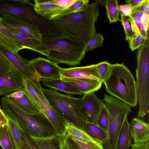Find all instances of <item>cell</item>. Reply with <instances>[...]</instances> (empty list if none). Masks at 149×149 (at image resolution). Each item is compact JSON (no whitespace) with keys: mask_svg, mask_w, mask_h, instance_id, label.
I'll use <instances>...</instances> for the list:
<instances>
[{"mask_svg":"<svg viewBox=\"0 0 149 149\" xmlns=\"http://www.w3.org/2000/svg\"><path fill=\"white\" fill-rule=\"evenodd\" d=\"M82 42L65 35L43 37L42 42L34 49L56 63L70 66L81 64L86 52Z\"/></svg>","mask_w":149,"mask_h":149,"instance_id":"cell-1","label":"cell"},{"mask_svg":"<svg viewBox=\"0 0 149 149\" xmlns=\"http://www.w3.org/2000/svg\"><path fill=\"white\" fill-rule=\"evenodd\" d=\"M99 15L96 2L88 4L80 11L54 20L65 35L78 40L86 47L97 33L95 23Z\"/></svg>","mask_w":149,"mask_h":149,"instance_id":"cell-2","label":"cell"},{"mask_svg":"<svg viewBox=\"0 0 149 149\" xmlns=\"http://www.w3.org/2000/svg\"><path fill=\"white\" fill-rule=\"evenodd\" d=\"M110 95L134 107L138 102L136 81L123 63L111 64L108 76L103 82Z\"/></svg>","mask_w":149,"mask_h":149,"instance_id":"cell-3","label":"cell"},{"mask_svg":"<svg viewBox=\"0 0 149 149\" xmlns=\"http://www.w3.org/2000/svg\"><path fill=\"white\" fill-rule=\"evenodd\" d=\"M1 101L5 114L15 120L30 135L42 137L55 134L52 126L44 113L29 114L5 96L1 98Z\"/></svg>","mask_w":149,"mask_h":149,"instance_id":"cell-4","label":"cell"},{"mask_svg":"<svg viewBox=\"0 0 149 149\" xmlns=\"http://www.w3.org/2000/svg\"><path fill=\"white\" fill-rule=\"evenodd\" d=\"M41 89L49 103L66 121L85 131L87 121L82 111V97L62 94L56 89H46L42 86Z\"/></svg>","mask_w":149,"mask_h":149,"instance_id":"cell-5","label":"cell"},{"mask_svg":"<svg viewBox=\"0 0 149 149\" xmlns=\"http://www.w3.org/2000/svg\"><path fill=\"white\" fill-rule=\"evenodd\" d=\"M136 57L137 66L136 69V83L139 105L137 117L142 119L147 113H149V37L138 48Z\"/></svg>","mask_w":149,"mask_h":149,"instance_id":"cell-6","label":"cell"},{"mask_svg":"<svg viewBox=\"0 0 149 149\" xmlns=\"http://www.w3.org/2000/svg\"><path fill=\"white\" fill-rule=\"evenodd\" d=\"M34 4L29 0H0V16L10 15L18 16L34 24L43 36L48 34L54 26V22L37 13Z\"/></svg>","mask_w":149,"mask_h":149,"instance_id":"cell-7","label":"cell"},{"mask_svg":"<svg viewBox=\"0 0 149 149\" xmlns=\"http://www.w3.org/2000/svg\"><path fill=\"white\" fill-rule=\"evenodd\" d=\"M109 117V124L103 149H116L118 138L125 117L129 113L128 109L118 104H112L106 107Z\"/></svg>","mask_w":149,"mask_h":149,"instance_id":"cell-8","label":"cell"},{"mask_svg":"<svg viewBox=\"0 0 149 149\" xmlns=\"http://www.w3.org/2000/svg\"><path fill=\"white\" fill-rule=\"evenodd\" d=\"M30 81L39 99L43 113L52 126L55 134L58 136H65L66 134V121L56 111L47 101L41 90V85L40 81L30 79Z\"/></svg>","mask_w":149,"mask_h":149,"instance_id":"cell-9","label":"cell"},{"mask_svg":"<svg viewBox=\"0 0 149 149\" xmlns=\"http://www.w3.org/2000/svg\"><path fill=\"white\" fill-rule=\"evenodd\" d=\"M0 55L6 58L21 76L24 75L31 80L40 81L41 79L40 76L35 72L29 66L28 61L22 57L18 52H13L0 46Z\"/></svg>","mask_w":149,"mask_h":149,"instance_id":"cell-10","label":"cell"},{"mask_svg":"<svg viewBox=\"0 0 149 149\" xmlns=\"http://www.w3.org/2000/svg\"><path fill=\"white\" fill-rule=\"evenodd\" d=\"M30 67L42 79H60V68L58 64L48 59L38 57L28 61Z\"/></svg>","mask_w":149,"mask_h":149,"instance_id":"cell-11","label":"cell"},{"mask_svg":"<svg viewBox=\"0 0 149 149\" xmlns=\"http://www.w3.org/2000/svg\"><path fill=\"white\" fill-rule=\"evenodd\" d=\"M82 112L87 122L97 125L99 114L104 104L94 92L84 94L82 97Z\"/></svg>","mask_w":149,"mask_h":149,"instance_id":"cell-12","label":"cell"},{"mask_svg":"<svg viewBox=\"0 0 149 149\" xmlns=\"http://www.w3.org/2000/svg\"><path fill=\"white\" fill-rule=\"evenodd\" d=\"M0 18L4 24L17 28L29 36L42 42L43 37L39 29L34 24L14 15H4Z\"/></svg>","mask_w":149,"mask_h":149,"instance_id":"cell-13","label":"cell"},{"mask_svg":"<svg viewBox=\"0 0 149 149\" xmlns=\"http://www.w3.org/2000/svg\"><path fill=\"white\" fill-rule=\"evenodd\" d=\"M23 88L22 76L14 68L0 75V96H5Z\"/></svg>","mask_w":149,"mask_h":149,"instance_id":"cell-14","label":"cell"},{"mask_svg":"<svg viewBox=\"0 0 149 149\" xmlns=\"http://www.w3.org/2000/svg\"><path fill=\"white\" fill-rule=\"evenodd\" d=\"M61 75L77 79L95 80L101 81L98 74L97 64L83 67L60 68Z\"/></svg>","mask_w":149,"mask_h":149,"instance_id":"cell-15","label":"cell"},{"mask_svg":"<svg viewBox=\"0 0 149 149\" xmlns=\"http://www.w3.org/2000/svg\"><path fill=\"white\" fill-rule=\"evenodd\" d=\"M129 132L134 143L149 141V124L138 117L131 121Z\"/></svg>","mask_w":149,"mask_h":149,"instance_id":"cell-16","label":"cell"},{"mask_svg":"<svg viewBox=\"0 0 149 149\" xmlns=\"http://www.w3.org/2000/svg\"><path fill=\"white\" fill-rule=\"evenodd\" d=\"M33 8L36 12L49 20L59 17L65 9L49 3L47 0H34Z\"/></svg>","mask_w":149,"mask_h":149,"instance_id":"cell-17","label":"cell"},{"mask_svg":"<svg viewBox=\"0 0 149 149\" xmlns=\"http://www.w3.org/2000/svg\"><path fill=\"white\" fill-rule=\"evenodd\" d=\"M60 79L69 83L83 94L95 92L101 87L102 82L95 80L67 77L61 75Z\"/></svg>","mask_w":149,"mask_h":149,"instance_id":"cell-18","label":"cell"},{"mask_svg":"<svg viewBox=\"0 0 149 149\" xmlns=\"http://www.w3.org/2000/svg\"><path fill=\"white\" fill-rule=\"evenodd\" d=\"M26 113L32 115L40 112L30 100L23 90L5 96Z\"/></svg>","mask_w":149,"mask_h":149,"instance_id":"cell-19","label":"cell"},{"mask_svg":"<svg viewBox=\"0 0 149 149\" xmlns=\"http://www.w3.org/2000/svg\"><path fill=\"white\" fill-rule=\"evenodd\" d=\"M2 22L11 32L14 40L20 50L27 49L34 51V49L42 42L29 36L18 29Z\"/></svg>","mask_w":149,"mask_h":149,"instance_id":"cell-20","label":"cell"},{"mask_svg":"<svg viewBox=\"0 0 149 149\" xmlns=\"http://www.w3.org/2000/svg\"><path fill=\"white\" fill-rule=\"evenodd\" d=\"M47 88L59 90L72 95H81L83 94L71 84L58 78L42 79L40 81Z\"/></svg>","mask_w":149,"mask_h":149,"instance_id":"cell-21","label":"cell"},{"mask_svg":"<svg viewBox=\"0 0 149 149\" xmlns=\"http://www.w3.org/2000/svg\"><path fill=\"white\" fill-rule=\"evenodd\" d=\"M65 130L66 135L72 139L84 143L88 142L100 143L89 136L85 131L67 121L66 122Z\"/></svg>","mask_w":149,"mask_h":149,"instance_id":"cell-22","label":"cell"},{"mask_svg":"<svg viewBox=\"0 0 149 149\" xmlns=\"http://www.w3.org/2000/svg\"><path fill=\"white\" fill-rule=\"evenodd\" d=\"M127 116L125 118L119 134L116 149H129L132 144V138L129 132L130 124Z\"/></svg>","mask_w":149,"mask_h":149,"instance_id":"cell-23","label":"cell"},{"mask_svg":"<svg viewBox=\"0 0 149 149\" xmlns=\"http://www.w3.org/2000/svg\"><path fill=\"white\" fill-rule=\"evenodd\" d=\"M30 136L39 149H60L59 136L55 134L45 137Z\"/></svg>","mask_w":149,"mask_h":149,"instance_id":"cell-24","label":"cell"},{"mask_svg":"<svg viewBox=\"0 0 149 149\" xmlns=\"http://www.w3.org/2000/svg\"><path fill=\"white\" fill-rule=\"evenodd\" d=\"M21 76L23 90L35 106L40 112L44 113L39 99L31 84L30 79L24 75Z\"/></svg>","mask_w":149,"mask_h":149,"instance_id":"cell-25","label":"cell"},{"mask_svg":"<svg viewBox=\"0 0 149 149\" xmlns=\"http://www.w3.org/2000/svg\"><path fill=\"white\" fill-rule=\"evenodd\" d=\"M134 35L128 41L130 48L134 51L142 45L149 36L145 37L140 31L132 18L130 17Z\"/></svg>","mask_w":149,"mask_h":149,"instance_id":"cell-26","label":"cell"},{"mask_svg":"<svg viewBox=\"0 0 149 149\" xmlns=\"http://www.w3.org/2000/svg\"><path fill=\"white\" fill-rule=\"evenodd\" d=\"M0 146L3 149H16L7 124L0 125Z\"/></svg>","mask_w":149,"mask_h":149,"instance_id":"cell-27","label":"cell"},{"mask_svg":"<svg viewBox=\"0 0 149 149\" xmlns=\"http://www.w3.org/2000/svg\"><path fill=\"white\" fill-rule=\"evenodd\" d=\"M85 131L91 136L103 144L106 139L107 131L98 125L86 122L85 127Z\"/></svg>","mask_w":149,"mask_h":149,"instance_id":"cell-28","label":"cell"},{"mask_svg":"<svg viewBox=\"0 0 149 149\" xmlns=\"http://www.w3.org/2000/svg\"><path fill=\"white\" fill-rule=\"evenodd\" d=\"M105 6L106 8L107 17L110 24L117 22L118 21H120L117 0H107Z\"/></svg>","mask_w":149,"mask_h":149,"instance_id":"cell-29","label":"cell"},{"mask_svg":"<svg viewBox=\"0 0 149 149\" xmlns=\"http://www.w3.org/2000/svg\"><path fill=\"white\" fill-rule=\"evenodd\" d=\"M6 116L7 118V125L14 140L16 149H19L21 141V134L19 126L15 120Z\"/></svg>","mask_w":149,"mask_h":149,"instance_id":"cell-30","label":"cell"},{"mask_svg":"<svg viewBox=\"0 0 149 149\" xmlns=\"http://www.w3.org/2000/svg\"><path fill=\"white\" fill-rule=\"evenodd\" d=\"M19 127L21 134V144L19 149H39L30 136Z\"/></svg>","mask_w":149,"mask_h":149,"instance_id":"cell-31","label":"cell"},{"mask_svg":"<svg viewBox=\"0 0 149 149\" xmlns=\"http://www.w3.org/2000/svg\"><path fill=\"white\" fill-rule=\"evenodd\" d=\"M89 1L88 0H77L70 7L65 10L63 13L58 17L68 15L81 11L88 4Z\"/></svg>","mask_w":149,"mask_h":149,"instance_id":"cell-32","label":"cell"},{"mask_svg":"<svg viewBox=\"0 0 149 149\" xmlns=\"http://www.w3.org/2000/svg\"><path fill=\"white\" fill-rule=\"evenodd\" d=\"M0 46L13 52H18L20 49L16 42L0 32Z\"/></svg>","mask_w":149,"mask_h":149,"instance_id":"cell-33","label":"cell"},{"mask_svg":"<svg viewBox=\"0 0 149 149\" xmlns=\"http://www.w3.org/2000/svg\"><path fill=\"white\" fill-rule=\"evenodd\" d=\"M120 14L121 18L120 21L121 22L124 29L125 39L128 41L134 35L130 17L125 16L121 13Z\"/></svg>","mask_w":149,"mask_h":149,"instance_id":"cell-34","label":"cell"},{"mask_svg":"<svg viewBox=\"0 0 149 149\" xmlns=\"http://www.w3.org/2000/svg\"><path fill=\"white\" fill-rule=\"evenodd\" d=\"M109 124L108 114L104 104L98 116L97 120V125L107 131Z\"/></svg>","mask_w":149,"mask_h":149,"instance_id":"cell-35","label":"cell"},{"mask_svg":"<svg viewBox=\"0 0 149 149\" xmlns=\"http://www.w3.org/2000/svg\"><path fill=\"white\" fill-rule=\"evenodd\" d=\"M97 64L98 72L102 82L103 83L108 76L111 64L107 61H104Z\"/></svg>","mask_w":149,"mask_h":149,"instance_id":"cell-36","label":"cell"},{"mask_svg":"<svg viewBox=\"0 0 149 149\" xmlns=\"http://www.w3.org/2000/svg\"><path fill=\"white\" fill-rule=\"evenodd\" d=\"M104 38L100 33H96L85 48L86 52L103 46Z\"/></svg>","mask_w":149,"mask_h":149,"instance_id":"cell-37","label":"cell"},{"mask_svg":"<svg viewBox=\"0 0 149 149\" xmlns=\"http://www.w3.org/2000/svg\"><path fill=\"white\" fill-rule=\"evenodd\" d=\"M72 139L81 149H103L102 144L100 143L93 142L84 143Z\"/></svg>","mask_w":149,"mask_h":149,"instance_id":"cell-38","label":"cell"},{"mask_svg":"<svg viewBox=\"0 0 149 149\" xmlns=\"http://www.w3.org/2000/svg\"><path fill=\"white\" fill-rule=\"evenodd\" d=\"M13 68L6 58L0 55V75L8 72Z\"/></svg>","mask_w":149,"mask_h":149,"instance_id":"cell-39","label":"cell"},{"mask_svg":"<svg viewBox=\"0 0 149 149\" xmlns=\"http://www.w3.org/2000/svg\"><path fill=\"white\" fill-rule=\"evenodd\" d=\"M77 0H47L51 3L61 7L65 9L71 6Z\"/></svg>","mask_w":149,"mask_h":149,"instance_id":"cell-40","label":"cell"},{"mask_svg":"<svg viewBox=\"0 0 149 149\" xmlns=\"http://www.w3.org/2000/svg\"><path fill=\"white\" fill-rule=\"evenodd\" d=\"M135 10L141 11L149 16V0H143L139 4L134 6L131 12Z\"/></svg>","mask_w":149,"mask_h":149,"instance_id":"cell-41","label":"cell"},{"mask_svg":"<svg viewBox=\"0 0 149 149\" xmlns=\"http://www.w3.org/2000/svg\"><path fill=\"white\" fill-rule=\"evenodd\" d=\"M134 6L129 4L120 5L118 6L119 11L121 12L120 13L126 16H129L131 14L132 10Z\"/></svg>","mask_w":149,"mask_h":149,"instance_id":"cell-42","label":"cell"},{"mask_svg":"<svg viewBox=\"0 0 149 149\" xmlns=\"http://www.w3.org/2000/svg\"><path fill=\"white\" fill-rule=\"evenodd\" d=\"M0 32L10 39L15 42L12 34L3 24L1 21V18H0Z\"/></svg>","mask_w":149,"mask_h":149,"instance_id":"cell-43","label":"cell"},{"mask_svg":"<svg viewBox=\"0 0 149 149\" xmlns=\"http://www.w3.org/2000/svg\"><path fill=\"white\" fill-rule=\"evenodd\" d=\"M60 149H70L68 142L67 136H59Z\"/></svg>","mask_w":149,"mask_h":149,"instance_id":"cell-44","label":"cell"},{"mask_svg":"<svg viewBox=\"0 0 149 149\" xmlns=\"http://www.w3.org/2000/svg\"><path fill=\"white\" fill-rule=\"evenodd\" d=\"M131 149H148L149 148V141L142 143H134L131 145Z\"/></svg>","mask_w":149,"mask_h":149,"instance_id":"cell-45","label":"cell"},{"mask_svg":"<svg viewBox=\"0 0 149 149\" xmlns=\"http://www.w3.org/2000/svg\"><path fill=\"white\" fill-rule=\"evenodd\" d=\"M7 124V118L0 106V125Z\"/></svg>","mask_w":149,"mask_h":149,"instance_id":"cell-46","label":"cell"},{"mask_svg":"<svg viewBox=\"0 0 149 149\" xmlns=\"http://www.w3.org/2000/svg\"><path fill=\"white\" fill-rule=\"evenodd\" d=\"M67 136L68 142L70 149H81L71 137Z\"/></svg>","mask_w":149,"mask_h":149,"instance_id":"cell-47","label":"cell"},{"mask_svg":"<svg viewBox=\"0 0 149 149\" xmlns=\"http://www.w3.org/2000/svg\"><path fill=\"white\" fill-rule=\"evenodd\" d=\"M143 0H127L125 1L127 4L133 6H136L143 1Z\"/></svg>","mask_w":149,"mask_h":149,"instance_id":"cell-48","label":"cell"},{"mask_svg":"<svg viewBox=\"0 0 149 149\" xmlns=\"http://www.w3.org/2000/svg\"><path fill=\"white\" fill-rule=\"evenodd\" d=\"M149 16L145 14H143L140 19L141 22L143 24V25L149 24Z\"/></svg>","mask_w":149,"mask_h":149,"instance_id":"cell-49","label":"cell"},{"mask_svg":"<svg viewBox=\"0 0 149 149\" xmlns=\"http://www.w3.org/2000/svg\"><path fill=\"white\" fill-rule=\"evenodd\" d=\"M107 0H96V1L97 3H98L101 5L105 6Z\"/></svg>","mask_w":149,"mask_h":149,"instance_id":"cell-50","label":"cell"},{"mask_svg":"<svg viewBox=\"0 0 149 149\" xmlns=\"http://www.w3.org/2000/svg\"><path fill=\"white\" fill-rule=\"evenodd\" d=\"M148 149H149V148H148Z\"/></svg>","mask_w":149,"mask_h":149,"instance_id":"cell-51","label":"cell"},{"mask_svg":"<svg viewBox=\"0 0 149 149\" xmlns=\"http://www.w3.org/2000/svg\"></svg>","mask_w":149,"mask_h":149,"instance_id":"cell-52","label":"cell"}]
</instances>
